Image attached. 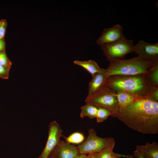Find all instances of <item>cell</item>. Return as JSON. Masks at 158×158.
<instances>
[{"label":"cell","mask_w":158,"mask_h":158,"mask_svg":"<svg viewBox=\"0 0 158 158\" xmlns=\"http://www.w3.org/2000/svg\"><path fill=\"white\" fill-rule=\"evenodd\" d=\"M114 117L128 127L143 134L158 133V102L145 98L123 108Z\"/></svg>","instance_id":"1"},{"label":"cell","mask_w":158,"mask_h":158,"mask_svg":"<svg viewBox=\"0 0 158 158\" xmlns=\"http://www.w3.org/2000/svg\"><path fill=\"white\" fill-rule=\"evenodd\" d=\"M105 86L116 92H126L138 99L148 98L154 87L149 82L147 74L111 75L107 78Z\"/></svg>","instance_id":"2"},{"label":"cell","mask_w":158,"mask_h":158,"mask_svg":"<svg viewBox=\"0 0 158 158\" xmlns=\"http://www.w3.org/2000/svg\"><path fill=\"white\" fill-rule=\"evenodd\" d=\"M157 63L158 60L145 59L139 56L110 62L105 69L107 77L114 75H133L147 74Z\"/></svg>","instance_id":"3"},{"label":"cell","mask_w":158,"mask_h":158,"mask_svg":"<svg viewBox=\"0 0 158 158\" xmlns=\"http://www.w3.org/2000/svg\"><path fill=\"white\" fill-rule=\"evenodd\" d=\"M85 102L86 104L110 110L114 113V117L119 109L116 92L106 86L91 96L87 97Z\"/></svg>","instance_id":"4"},{"label":"cell","mask_w":158,"mask_h":158,"mask_svg":"<svg viewBox=\"0 0 158 158\" xmlns=\"http://www.w3.org/2000/svg\"><path fill=\"white\" fill-rule=\"evenodd\" d=\"M133 42L125 37L113 43L101 46L107 60L109 62L123 59L127 54L133 52Z\"/></svg>","instance_id":"5"},{"label":"cell","mask_w":158,"mask_h":158,"mask_svg":"<svg viewBox=\"0 0 158 158\" xmlns=\"http://www.w3.org/2000/svg\"><path fill=\"white\" fill-rule=\"evenodd\" d=\"M88 133L86 140L77 147L79 154H86L99 152L109 146L114 140L112 137H99L97 135L95 130L92 128L88 131Z\"/></svg>","instance_id":"6"},{"label":"cell","mask_w":158,"mask_h":158,"mask_svg":"<svg viewBox=\"0 0 158 158\" xmlns=\"http://www.w3.org/2000/svg\"><path fill=\"white\" fill-rule=\"evenodd\" d=\"M62 130L56 121L50 123L46 144L43 151L38 158H49L61 138L64 137L62 134Z\"/></svg>","instance_id":"7"},{"label":"cell","mask_w":158,"mask_h":158,"mask_svg":"<svg viewBox=\"0 0 158 158\" xmlns=\"http://www.w3.org/2000/svg\"><path fill=\"white\" fill-rule=\"evenodd\" d=\"M123 30L122 26L119 24L104 29L101 36L96 42L101 46L117 42L125 37Z\"/></svg>","instance_id":"8"},{"label":"cell","mask_w":158,"mask_h":158,"mask_svg":"<svg viewBox=\"0 0 158 158\" xmlns=\"http://www.w3.org/2000/svg\"><path fill=\"white\" fill-rule=\"evenodd\" d=\"M133 52L139 56L150 60L158 59V43H152L138 41L134 46Z\"/></svg>","instance_id":"9"},{"label":"cell","mask_w":158,"mask_h":158,"mask_svg":"<svg viewBox=\"0 0 158 158\" xmlns=\"http://www.w3.org/2000/svg\"><path fill=\"white\" fill-rule=\"evenodd\" d=\"M51 154L55 158H74L79 153L77 147L60 140Z\"/></svg>","instance_id":"10"},{"label":"cell","mask_w":158,"mask_h":158,"mask_svg":"<svg viewBox=\"0 0 158 158\" xmlns=\"http://www.w3.org/2000/svg\"><path fill=\"white\" fill-rule=\"evenodd\" d=\"M92 78L88 85V92L87 97L91 96L104 86L107 79L105 70L102 68L100 71L92 76Z\"/></svg>","instance_id":"11"},{"label":"cell","mask_w":158,"mask_h":158,"mask_svg":"<svg viewBox=\"0 0 158 158\" xmlns=\"http://www.w3.org/2000/svg\"><path fill=\"white\" fill-rule=\"evenodd\" d=\"M136 147L146 158H158V143L155 141L151 143L146 142L144 145H138Z\"/></svg>","instance_id":"12"},{"label":"cell","mask_w":158,"mask_h":158,"mask_svg":"<svg viewBox=\"0 0 158 158\" xmlns=\"http://www.w3.org/2000/svg\"><path fill=\"white\" fill-rule=\"evenodd\" d=\"M116 95L119 108L126 107L136 100L140 99L130 93L122 91H116Z\"/></svg>","instance_id":"13"},{"label":"cell","mask_w":158,"mask_h":158,"mask_svg":"<svg viewBox=\"0 0 158 158\" xmlns=\"http://www.w3.org/2000/svg\"><path fill=\"white\" fill-rule=\"evenodd\" d=\"M115 144L114 140L109 146L102 149L99 152V158H120L121 157L133 158L131 155H123L114 152L113 150Z\"/></svg>","instance_id":"14"},{"label":"cell","mask_w":158,"mask_h":158,"mask_svg":"<svg viewBox=\"0 0 158 158\" xmlns=\"http://www.w3.org/2000/svg\"><path fill=\"white\" fill-rule=\"evenodd\" d=\"M73 63L85 69L92 76L100 71L102 68L99 67L96 62L92 60L87 61L75 60Z\"/></svg>","instance_id":"15"},{"label":"cell","mask_w":158,"mask_h":158,"mask_svg":"<svg viewBox=\"0 0 158 158\" xmlns=\"http://www.w3.org/2000/svg\"><path fill=\"white\" fill-rule=\"evenodd\" d=\"M81 111L80 116L81 118L85 117H88L92 119L96 117L98 107L89 104H86L85 105L81 107Z\"/></svg>","instance_id":"16"},{"label":"cell","mask_w":158,"mask_h":158,"mask_svg":"<svg viewBox=\"0 0 158 158\" xmlns=\"http://www.w3.org/2000/svg\"><path fill=\"white\" fill-rule=\"evenodd\" d=\"M148 80L152 87L158 86V63L147 74Z\"/></svg>","instance_id":"17"},{"label":"cell","mask_w":158,"mask_h":158,"mask_svg":"<svg viewBox=\"0 0 158 158\" xmlns=\"http://www.w3.org/2000/svg\"><path fill=\"white\" fill-rule=\"evenodd\" d=\"M114 113L110 110L102 107H98L96 118L98 123L103 122L110 116H113Z\"/></svg>","instance_id":"18"},{"label":"cell","mask_w":158,"mask_h":158,"mask_svg":"<svg viewBox=\"0 0 158 158\" xmlns=\"http://www.w3.org/2000/svg\"><path fill=\"white\" fill-rule=\"evenodd\" d=\"M66 142L69 143L78 144L82 142L85 139L83 134L80 132L74 133L68 137H64Z\"/></svg>","instance_id":"19"},{"label":"cell","mask_w":158,"mask_h":158,"mask_svg":"<svg viewBox=\"0 0 158 158\" xmlns=\"http://www.w3.org/2000/svg\"><path fill=\"white\" fill-rule=\"evenodd\" d=\"M12 64V62L7 56L5 50L0 51V65L9 71Z\"/></svg>","instance_id":"20"},{"label":"cell","mask_w":158,"mask_h":158,"mask_svg":"<svg viewBox=\"0 0 158 158\" xmlns=\"http://www.w3.org/2000/svg\"><path fill=\"white\" fill-rule=\"evenodd\" d=\"M7 22L6 20H0V40L4 39Z\"/></svg>","instance_id":"21"},{"label":"cell","mask_w":158,"mask_h":158,"mask_svg":"<svg viewBox=\"0 0 158 158\" xmlns=\"http://www.w3.org/2000/svg\"><path fill=\"white\" fill-rule=\"evenodd\" d=\"M147 98L158 102V86L153 87Z\"/></svg>","instance_id":"22"},{"label":"cell","mask_w":158,"mask_h":158,"mask_svg":"<svg viewBox=\"0 0 158 158\" xmlns=\"http://www.w3.org/2000/svg\"><path fill=\"white\" fill-rule=\"evenodd\" d=\"M9 71L0 65V78L5 79L8 78Z\"/></svg>","instance_id":"23"},{"label":"cell","mask_w":158,"mask_h":158,"mask_svg":"<svg viewBox=\"0 0 158 158\" xmlns=\"http://www.w3.org/2000/svg\"><path fill=\"white\" fill-rule=\"evenodd\" d=\"M133 153L135 158H146L141 152L137 149L133 152Z\"/></svg>","instance_id":"24"},{"label":"cell","mask_w":158,"mask_h":158,"mask_svg":"<svg viewBox=\"0 0 158 158\" xmlns=\"http://www.w3.org/2000/svg\"><path fill=\"white\" fill-rule=\"evenodd\" d=\"M6 43L4 39L0 40V52L5 50Z\"/></svg>","instance_id":"25"},{"label":"cell","mask_w":158,"mask_h":158,"mask_svg":"<svg viewBox=\"0 0 158 158\" xmlns=\"http://www.w3.org/2000/svg\"><path fill=\"white\" fill-rule=\"evenodd\" d=\"M99 152L89 154L87 156V158H99Z\"/></svg>","instance_id":"26"},{"label":"cell","mask_w":158,"mask_h":158,"mask_svg":"<svg viewBox=\"0 0 158 158\" xmlns=\"http://www.w3.org/2000/svg\"><path fill=\"white\" fill-rule=\"evenodd\" d=\"M74 158H87V156L85 154H79Z\"/></svg>","instance_id":"27"},{"label":"cell","mask_w":158,"mask_h":158,"mask_svg":"<svg viewBox=\"0 0 158 158\" xmlns=\"http://www.w3.org/2000/svg\"><path fill=\"white\" fill-rule=\"evenodd\" d=\"M49 158H55L53 156L52 154H51V155L50 156Z\"/></svg>","instance_id":"28"}]
</instances>
